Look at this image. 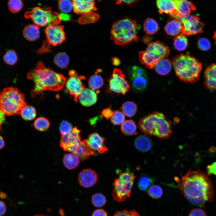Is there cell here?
Listing matches in <instances>:
<instances>
[{"label": "cell", "mask_w": 216, "mask_h": 216, "mask_svg": "<svg viewBox=\"0 0 216 216\" xmlns=\"http://www.w3.org/2000/svg\"><path fill=\"white\" fill-rule=\"evenodd\" d=\"M178 186L183 195L195 205L202 207L213 201L212 182L208 176L201 171L189 170L178 182Z\"/></svg>", "instance_id": "1"}, {"label": "cell", "mask_w": 216, "mask_h": 216, "mask_svg": "<svg viewBox=\"0 0 216 216\" xmlns=\"http://www.w3.org/2000/svg\"><path fill=\"white\" fill-rule=\"evenodd\" d=\"M27 77L34 83V88L31 91L33 98L46 90L55 92L61 90L66 81L63 75L46 67L40 61L27 73Z\"/></svg>", "instance_id": "2"}, {"label": "cell", "mask_w": 216, "mask_h": 216, "mask_svg": "<svg viewBox=\"0 0 216 216\" xmlns=\"http://www.w3.org/2000/svg\"><path fill=\"white\" fill-rule=\"evenodd\" d=\"M139 128L145 135L166 139L172 133L170 121L162 113L155 112L141 118Z\"/></svg>", "instance_id": "3"}, {"label": "cell", "mask_w": 216, "mask_h": 216, "mask_svg": "<svg viewBox=\"0 0 216 216\" xmlns=\"http://www.w3.org/2000/svg\"><path fill=\"white\" fill-rule=\"evenodd\" d=\"M176 74L182 82L194 83L198 81L202 64L194 57L181 54L171 60Z\"/></svg>", "instance_id": "4"}, {"label": "cell", "mask_w": 216, "mask_h": 216, "mask_svg": "<svg viewBox=\"0 0 216 216\" xmlns=\"http://www.w3.org/2000/svg\"><path fill=\"white\" fill-rule=\"evenodd\" d=\"M137 25L136 20L126 17L115 21L111 32V39L116 44L123 46L136 41Z\"/></svg>", "instance_id": "5"}, {"label": "cell", "mask_w": 216, "mask_h": 216, "mask_svg": "<svg viewBox=\"0 0 216 216\" xmlns=\"http://www.w3.org/2000/svg\"><path fill=\"white\" fill-rule=\"evenodd\" d=\"M27 104L24 94L16 88L7 87L0 93V110L5 115L20 114Z\"/></svg>", "instance_id": "6"}, {"label": "cell", "mask_w": 216, "mask_h": 216, "mask_svg": "<svg viewBox=\"0 0 216 216\" xmlns=\"http://www.w3.org/2000/svg\"><path fill=\"white\" fill-rule=\"evenodd\" d=\"M80 130L77 127L74 128L68 134L62 135L60 146L64 151H68L77 155L83 161L94 154V151L86 147L81 141Z\"/></svg>", "instance_id": "7"}, {"label": "cell", "mask_w": 216, "mask_h": 216, "mask_svg": "<svg viewBox=\"0 0 216 216\" xmlns=\"http://www.w3.org/2000/svg\"><path fill=\"white\" fill-rule=\"evenodd\" d=\"M170 50L168 46L159 41L149 44L146 50L140 52L139 60L146 68L152 69L161 59L167 57Z\"/></svg>", "instance_id": "8"}, {"label": "cell", "mask_w": 216, "mask_h": 216, "mask_svg": "<svg viewBox=\"0 0 216 216\" xmlns=\"http://www.w3.org/2000/svg\"><path fill=\"white\" fill-rule=\"evenodd\" d=\"M135 176L130 171L120 174L113 183V198L119 202L124 201L130 196Z\"/></svg>", "instance_id": "9"}, {"label": "cell", "mask_w": 216, "mask_h": 216, "mask_svg": "<svg viewBox=\"0 0 216 216\" xmlns=\"http://www.w3.org/2000/svg\"><path fill=\"white\" fill-rule=\"evenodd\" d=\"M24 16L26 18H30L34 24L39 27L53 24H59L61 21L60 15L52 11L50 7L45 9L35 7L31 11L26 12Z\"/></svg>", "instance_id": "10"}, {"label": "cell", "mask_w": 216, "mask_h": 216, "mask_svg": "<svg viewBox=\"0 0 216 216\" xmlns=\"http://www.w3.org/2000/svg\"><path fill=\"white\" fill-rule=\"evenodd\" d=\"M45 32L46 39L41 47L37 51L38 54L50 52L52 46L60 44L66 39L62 25L57 24L49 25L46 26Z\"/></svg>", "instance_id": "11"}, {"label": "cell", "mask_w": 216, "mask_h": 216, "mask_svg": "<svg viewBox=\"0 0 216 216\" xmlns=\"http://www.w3.org/2000/svg\"><path fill=\"white\" fill-rule=\"evenodd\" d=\"M128 75L130 85L134 92H140L146 89L148 79L145 69L139 66H132L128 69Z\"/></svg>", "instance_id": "12"}, {"label": "cell", "mask_w": 216, "mask_h": 216, "mask_svg": "<svg viewBox=\"0 0 216 216\" xmlns=\"http://www.w3.org/2000/svg\"><path fill=\"white\" fill-rule=\"evenodd\" d=\"M182 24L180 35L188 36L195 35L202 32L204 24L195 15H187L175 18Z\"/></svg>", "instance_id": "13"}, {"label": "cell", "mask_w": 216, "mask_h": 216, "mask_svg": "<svg viewBox=\"0 0 216 216\" xmlns=\"http://www.w3.org/2000/svg\"><path fill=\"white\" fill-rule=\"evenodd\" d=\"M110 90L116 93L124 95L130 90V86L122 71L115 69L109 80Z\"/></svg>", "instance_id": "14"}, {"label": "cell", "mask_w": 216, "mask_h": 216, "mask_svg": "<svg viewBox=\"0 0 216 216\" xmlns=\"http://www.w3.org/2000/svg\"><path fill=\"white\" fill-rule=\"evenodd\" d=\"M84 77L82 76H79L74 70H70L69 72L68 77L65 83L66 88L69 94L73 96L75 102L78 101L80 94L85 88L81 81Z\"/></svg>", "instance_id": "15"}, {"label": "cell", "mask_w": 216, "mask_h": 216, "mask_svg": "<svg viewBox=\"0 0 216 216\" xmlns=\"http://www.w3.org/2000/svg\"><path fill=\"white\" fill-rule=\"evenodd\" d=\"M104 137L98 133H94L90 134L88 139L83 140L82 142L86 147L96 151L99 154H103L108 150L104 145Z\"/></svg>", "instance_id": "16"}, {"label": "cell", "mask_w": 216, "mask_h": 216, "mask_svg": "<svg viewBox=\"0 0 216 216\" xmlns=\"http://www.w3.org/2000/svg\"><path fill=\"white\" fill-rule=\"evenodd\" d=\"M73 9L76 14L83 15L87 13L97 10L94 0H72Z\"/></svg>", "instance_id": "17"}, {"label": "cell", "mask_w": 216, "mask_h": 216, "mask_svg": "<svg viewBox=\"0 0 216 216\" xmlns=\"http://www.w3.org/2000/svg\"><path fill=\"white\" fill-rule=\"evenodd\" d=\"M78 179L81 186L84 188H88L92 186L96 183L98 176L93 170L90 169H85L80 172Z\"/></svg>", "instance_id": "18"}, {"label": "cell", "mask_w": 216, "mask_h": 216, "mask_svg": "<svg viewBox=\"0 0 216 216\" xmlns=\"http://www.w3.org/2000/svg\"><path fill=\"white\" fill-rule=\"evenodd\" d=\"M204 78L205 88L211 91H216V64H212L207 67Z\"/></svg>", "instance_id": "19"}, {"label": "cell", "mask_w": 216, "mask_h": 216, "mask_svg": "<svg viewBox=\"0 0 216 216\" xmlns=\"http://www.w3.org/2000/svg\"><path fill=\"white\" fill-rule=\"evenodd\" d=\"M177 15L174 18L190 15L192 10H194L196 8L193 3L186 0H174Z\"/></svg>", "instance_id": "20"}, {"label": "cell", "mask_w": 216, "mask_h": 216, "mask_svg": "<svg viewBox=\"0 0 216 216\" xmlns=\"http://www.w3.org/2000/svg\"><path fill=\"white\" fill-rule=\"evenodd\" d=\"M78 100L80 104L86 106H89L95 104L97 100L96 93L93 90L84 88L80 94Z\"/></svg>", "instance_id": "21"}, {"label": "cell", "mask_w": 216, "mask_h": 216, "mask_svg": "<svg viewBox=\"0 0 216 216\" xmlns=\"http://www.w3.org/2000/svg\"><path fill=\"white\" fill-rule=\"evenodd\" d=\"M156 4L160 14H168L174 18L177 15L174 0H158L156 1Z\"/></svg>", "instance_id": "22"}, {"label": "cell", "mask_w": 216, "mask_h": 216, "mask_svg": "<svg viewBox=\"0 0 216 216\" xmlns=\"http://www.w3.org/2000/svg\"><path fill=\"white\" fill-rule=\"evenodd\" d=\"M134 144L137 149L142 152L148 151L153 146L151 139L146 135H140L137 136L135 140Z\"/></svg>", "instance_id": "23"}, {"label": "cell", "mask_w": 216, "mask_h": 216, "mask_svg": "<svg viewBox=\"0 0 216 216\" xmlns=\"http://www.w3.org/2000/svg\"><path fill=\"white\" fill-rule=\"evenodd\" d=\"M40 27L34 24L28 25L24 28L23 34L24 37L29 41H34L40 36Z\"/></svg>", "instance_id": "24"}, {"label": "cell", "mask_w": 216, "mask_h": 216, "mask_svg": "<svg viewBox=\"0 0 216 216\" xmlns=\"http://www.w3.org/2000/svg\"><path fill=\"white\" fill-rule=\"evenodd\" d=\"M182 24L179 20H174L169 21L166 25L164 30L169 35L176 36L181 33Z\"/></svg>", "instance_id": "25"}, {"label": "cell", "mask_w": 216, "mask_h": 216, "mask_svg": "<svg viewBox=\"0 0 216 216\" xmlns=\"http://www.w3.org/2000/svg\"><path fill=\"white\" fill-rule=\"evenodd\" d=\"M155 70L158 74L162 75L168 74L170 71L172 64L167 58L160 60L154 67Z\"/></svg>", "instance_id": "26"}, {"label": "cell", "mask_w": 216, "mask_h": 216, "mask_svg": "<svg viewBox=\"0 0 216 216\" xmlns=\"http://www.w3.org/2000/svg\"><path fill=\"white\" fill-rule=\"evenodd\" d=\"M80 161L79 158L73 153L65 154L63 162L66 168L69 170L74 169L79 165Z\"/></svg>", "instance_id": "27"}, {"label": "cell", "mask_w": 216, "mask_h": 216, "mask_svg": "<svg viewBox=\"0 0 216 216\" xmlns=\"http://www.w3.org/2000/svg\"><path fill=\"white\" fill-rule=\"evenodd\" d=\"M54 62L55 64L61 69L66 68L69 62V58L68 55L64 52H60L54 56Z\"/></svg>", "instance_id": "28"}, {"label": "cell", "mask_w": 216, "mask_h": 216, "mask_svg": "<svg viewBox=\"0 0 216 216\" xmlns=\"http://www.w3.org/2000/svg\"><path fill=\"white\" fill-rule=\"evenodd\" d=\"M144 31L148 35L155 33L159 29V26L157 22L154 19L147 18L143 24Z\"/></svg>", "instance_id": "29"}, {"label": "cell", "mask_w": 216, "mask_h": 216, "mask_svg": "<svg viewBox=\"0 0 216 216\" xmlns=\"http://www.w3.org/2000/svg\"><path fill=\"white\" fill-rule=\"evenodd\" d=\"M121 129L122 132L125 135H132L136 132V126L133 120H126L122 124Z\"/></svg>", "instance_id": "30"}, {"label": "cell", "mask_w": 216, "mask_h": 216, "mask_svg": "<svg viewBox=\"0 0 216 216\" xmlns=\"http://www.w3.org/2000/svg\"><path fill=\"white\" fill-rule=\"evenodd\" d=\"M123 113L128 117L134 116L137 110V106L134 102L128 101L124 102L121 108Z\"/></svg>", "instance_id": "31"}, {"label": "cell", "mask_w": 216, "mask_h": 216, "mask_svg": "<svg viewBox=\"0 0 216 216\" xmlns=\"http://www.w3.org/2000/svg\"><path fill=\"white\" fill-rule=\"evenodd\" d=\"M99 18L98 14L90 12L82 15L79 18L78 22L80 24H82L93 23L97 21Z\"/></svg>", "instance_id": "32"}, {"label": "cell", "mask_w": 216, "mask_h": 216, "mask_svg": "<svg viewBox=\"0 0 216 216\" xmlns=\"http://www.w3.org/2000/svg\"><path fill=\"white\" fill-rule=\"evenodd\" d=\"M20 114L25 120H31L35 118L36 111L33 106L27 104L23 107Z\"/></svg>", "instance_id": "33"}, {"label": "cell", "mask_w": 216, "mask_h": 216, "mask_svg": "<svg viewBox=\"0 0 216 216\" xmlns=\"http://www.w3.org/2000/svg\"><path fill=\"white\" fill-rule=\"evenodd\" d=\"M88 84L93 90L100 89L104 84V80L101 76L97 74L92 75L89 78Z\"/></svg>", "instance_id": "34"}, {"label": "cell", "mask_w": 216, "mask_h": 216, "mask_svg": "<svg viewBox=\"0 0 216 216\" xmlns=\"http://www.w3.org/2000/svg\"><path fill=\"white\" fill-rule=\"evenodd\" d=\"M188 45L187 38L184 35H179L174 38L173 45L177 50L182 51L184 50Z\"/></svg>", "instance_id": "35"}, {"label": "cell", "mask_w": 216, "mask_h": 216, "mask_svg": "<svg viewBox=\"0 0 216 216\" xmlns=\"http://www.w3.org/2000/svg\"><path fill=\"white\" fill-rule=\"evenodd\" d=\"M50 125V122L46 118L39 117L34 121V126L36 129L40 131H44L47 130Z\"/></svg>", "instance_id": "36"}, {"label": "cell", "mask_w": 216, "mask_h": 216, "mask_svg": "<svg viewBox=\"0 0 216 216\" xmlns=\"http://www.w3.org/2000/svg\"><path fill=\"white\" fill-rule=\"evenodd\" d=\"M3 60L7 64L13 65L17 62L18 57L16 52L13 50L7 51L3 56Z\"/></svg>", "instance_id": "37"}, {"label": "cell", "mask_w": 216, "mask_h": 216, "mask_svg": "<svg viewBox=\"0 0 216 216\" xmlns=\"http://www.w3.org/2000/svg\"><path fill=\"white\" fill-rule=\"evenodd\" d=\"M10 11L13 13H16L20 11L22 8L23 3L20 0H10L8 4Z\"/></svg>", "instance_id": "38"}, {"label": "cell", "mask_w": 216, "mask_h": 216, "mask_svg": "<svg viewBox=\"0 0 216 216\" xmlns=\"http://www.w3.org/2000/svg\"><path fill=\"white\" fill-rule=\"evenodd\" d=\"M106 201L105 197L101 193H96L92 196V203L96 207H100L103 206L106 204Z\"/></svg>", "instance_id": "39"}, {"label": "cell", "mask_w": 216, "mask_h": 216, "mask_svg": "<svg viewBox=\"0 0 216 216\" xmlns=\"http://www.w3.org/2000/svg\"><path fill=\"white\" fill-rule=\"evenodd\" d=\"M148 195L152 198L158 199L161 197L163 192L161 187L157 185L151 186L148 190Z\"/></svg>", "instance_id": "40"}, {"label": "cell", "mask_w": 216, "mask_h": 216, "mask_svg": "<svg viewBox=\"0 0 216 216\" xmlns=\"http://www.w3.org/2000/svg\"><path fill=\"white\" fill-rule=\"evenodd\" d=\"M153 180L146 175L141 177L139 179L138 186L140 189L145 190L149 188L153 182Z\"/></svg>", "instance_id": "41"}, {"label": "cell", "mask_w": 216, "mask_h": 216, "mask_svg": "<svg viewBox=\"0 0 216 216\" xmlns=\"http://www.w3.org/2000/svg\"><path fill=\"white\" fill-rule=\"evenodd\" d=\"M110 118L111 121L114 125H119L124 122L125 116L123 112L118 110L114 111Z\"/></svg>", "instance_id": "42"}, {"label": "cell", "mask_w": 216, "mask_h": 216, "mask_svg": "<svg viewBox=\"0 0 216 216\" xmlns=\"http://www.w3.org/2000/svg\"><path fill=\"white\" fill-rule=\"evenodd\" d=\"M58 8L62 12L68 13L71 12L73 9L72 1L60 0L58 1Z\"/></svg>", "instance_id": "43"}, {"label": "cell", "mask_w": 216, "mask_h": 216, "mask_svg": "<svg viewBox=\"0 0 216 216\" xmlns=\"http://www.w3.org/2000/svg\"><path fill=\"white\" fill-rule=\"evenodd\" d=\"M72 124L69 122L62 121L60 123L59 130L62 135H64L69 133L73 129Z\"/></svg>", "instance_id": "44"}, {"label": "cell", "mask_w": 216, "mask_h": 216, "mask_svg": "<svg viewBox=\"0 0 216 216\" xmlns=\"http://www.w3.org/2000/svg\"><path fill=\"white\" fill-rule=\"evenodd\" d=\"M199 48L203 51L208 50L210 48L211 44L209 40L207 38H201L198 41Z\"/></svg>", "instance_id": "45"}, {"label": "cell", "mask_w": 216, "mask_h": 216, "mask_svg": "<svg viewBox=\"0 0 216 216\" xmlns=\"http://www.w3.org/2000/svg\"><path fill=\"white\" fill-rule=\"evenodd\" d=\"M113 216H141L134 210L128 211L123 209L116 212Z\"/></svg>", "instance_id": "46"}, {"label": "cell", "mask_w": 216, "mask_h": 216, "mask_svg": "<svg viewBox=\"0 0 216 216\" xmlns=\"http://www.w3.org/2000/svg\"><path fill=\"white\" fill-rule=\"evenodd\" d=\"M188 216H207L205 212L200 208H195L190 213Z\"/></svg>", "instance_id": "47"}, {"label": "cell", "mask_w": 216, "mask_h": 216, "mask_svg": "<svg viewBox=\"0 0 216 216\" xmlns=\"http://www.w3.org/2000/svg\"><path fill=\"white\" fill-rule=\"evenodd\" d=\"M207 170L208 175H214L216 176V162L208 165L207 167Z\"/></svg>", "instance_id": "48"}, {"label": "cell", "mask_w": 216, "mask_h": 216, "mask_svg": "<svg viewBox=\"0 0 216 216\" xmlns=\"http://www.w3.org/2000/svg\"><path fill=\"white\" fill-rule=\"evenodd\" d=\"M112 114L113 111H112L110 108L104 109L102 112L103 116L107 119L111 118Z\"/></svg>", "instance_id": "49"}, {"label": "cell", "mask_w": 216, "mask_h": 216, "mask_svg": "<svg viewBox=\"0 0 216 216\" xmlns=\"http://www.w3.org/2000/svg\"><path fill=\"white\" fill-rule=\"evenodd\" d=\"M92 216H108L107 212L102 209H97L93 212Z\"/></svg>", "instance_id": "50"}, {"label": "cell", "mask_w": 216, "mask_h": 216, "mask_svg": "<svg viewBox=\"0 0 216 216\" xmlns=\"http://www.w3.org/2000/svg\"><path fill=\"white\" fill-rule=\"evenodd\" d=\"M137 2L136 0H118L116 2L117 4H120L122 3L125 4L129 5H134Z\"/></svg>", "instance_id": "51"}, {"label": "cell", "mask_w": 216, "mask_h": 216, "mask_svg": "<svg viewBox=\"0 0 216 216\" xmlns=\"http://www.w3.org/2000/svg\"><path fill=\"white\" fill-rule=\"evenodd\" d=\"M6 210L5 204L3 201L0 200V216H3L5 213Z\"/></svg>", "instance_id": "52"}, {"label": "cell", "mask_w": 216, "mask_h": 216, "mask_svg": "<svg viewBox=\"0 0 216 216\" xmlns=\"http://www.w3.org/2000/svg\"><path fill=\"white\" fill-rule=\"evenodd\" d=\"M111 61L112 64L115 66H118L121 64V61L120 59L116 57H114L112 58Z\"/></svg>", "instance_id": "53"}, {"label": "cell", "mask_w": 216, "mask_h": 216, "mask_svg": "<svg viewBox=\"0 0 216 216\" xmlns=\"http://www.w3.org/2000/svg\"><path fill=\"white\" fill-rule=\"evenodd\" d=\"M5 120V116L4 113L0 110V131L2 128V124Z\"/></svg>", "instance_id": "54"}, {"label": "cell", "mask_w": 216, "mask_h": 216, "mask_svg": "<svg viewBox=\"0 0 216 216\" xmlns=\"http://www.w3.org/2000/svg\"><path fill=\"white\" fill-rule=\"evenodd\" d=\"M4 141L3 137L0 135V149L2 148L4 146Z\"/></svg>", "instance_id": "55"}, {"label": "cell", "mask_w": 216, "mask_h": 216, "mask_svg": "<svg viewBox=\"0 0 216 216\" xmlns=\"http://www.w3.org/2000/svg\"><path fill=\"white\" fill-rule=\"evenodd\" d=\"M7 197L6 195L3 192H0V197L2 199L5 198Z\"/></svg>", "instance_id": "56"}, {"label": "cell", "mask_w": 216, "mask_h": 216, "mask_svg": "<svg viewBox=\"0 0 216 216\" xmlns=\"http://www.w3.org/2000/svg\"><path fill=\"white\" fill-rule=\"evenodd\" d=\"M214 38L215 40V42L216 43V31L215 32L214 35Z\"/></svg>", "instance_id": "57"}, {"label": "cell", "mask_w": 216, "mask_h": 216, "mask_svg": "<svg viewBox=\"0 0 216 216\" xmlns=\"http://www.w3.org/2000/svg\"><path fill=\"white\" fill-rule=\"evenodd\" d=\"M35 216H44V215H35Z\"/></svg>", "instance_id": "58"}]
</instances>
